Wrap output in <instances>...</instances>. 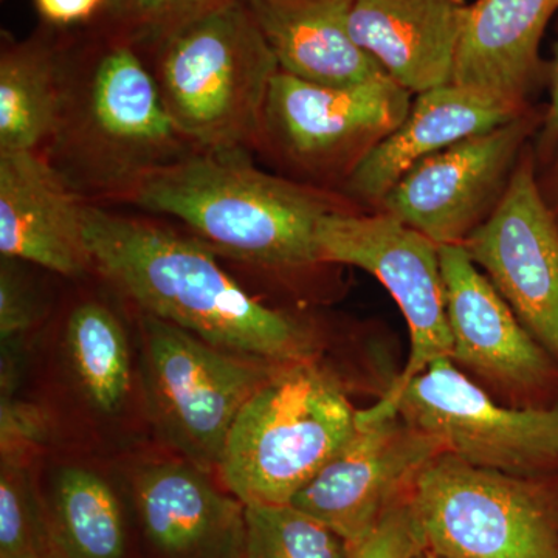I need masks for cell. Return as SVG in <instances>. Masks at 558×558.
Here are the masks:
<instances>
[{"instance_id": "6da1fadb", "label": "cell", "mask_w": 558, "mask_h": 558, "mask_svg": "<svg viewBox=\"0 0 558 558\" xmlns=\"http://www.w3.org/2000/svg\"><path fill=\"white\" fill-rule=\"evenodd\" d=\"M84 219L94 271L142 314L244 357H319L311 322L256 299L193 234L97 204H86Z\"/></svg>"}, {"instance_id": "7a4b0ae2", "label": "cell", "mask_w": 558, "mask_h": 558, "mask_svg": "<svg viewBox=\"0 0 558 558\" xmlns=\"http://www.w3.org/2000/svg\"><path fill=\"white\" fill-rule=\"evenodd\" d=\"M124 204L178 220L216 255L278 277L328 266L319 256V223L363 209L340 191L259 170L250 154L202 150L150 174Z\"/></svg>"}, {"instance_id": "3957f363", "label": "cell", "mask_w": 558, "mask_h": 558, "mask_svg": "<svg viewBox=\"0 0 558 558\" xmlns=\"http://www.w3.org/2000/svg\"><path fill=\"white\" fill-rule=\"evenodd\" d=\"M43 153L81 201L106 207L196 149L172 123L142 53L106 35L81 57L61 51L60 120Z\"/></svg>"}, {"instance_id": "277c9868", "label": "cell", "mask_w": 558, "mask_h": 558, "mask_svg": "<svg viewBox=\"0 0 558 558\" xmlns=\"http://www.w3.org/2000/svg\"><path fill=\"white\" fill-rule=\"evenodd\" d=\"M357 411L322 359L279 363L231 427L222 487L244 506L290 505L357 432Z\"/></svg>"}, {"instance_id": "5b68a950", "label": "cell", "mask_w": 558, "mask_h": 558, "mask_svg": "<svg viewBox=\"0 0 558 558\" xmlns=\"http://www.w3.org/2000/svg\"><path fill=\"white\" fill-rule=\"evenodd\" d=\"M172 123L202 153L252 154L279 72L245 0H230L154 51Z\"/></svg>"}, {"instance_id": "8992f818", "label": "cell", "mask_w": 558, "mask_h": 558, "mask_svg": "<svg viewBox=\"0 0 558 558\" xmlns=\"http://www.w3.org/2000/svg\"><path fill=\"white\" fill-rule=\"evenodd\" d=\"M138 328L140 388L150 422L183 459L216 472L238 414L279 363L223 351L142 312Z\"/></svg>"}, {"instance_id": "52a82bcc", "label": "cell", "mask_w": 558, "mask_h": 558, "mask_svg": "<svg viewBox=\"0 0 558 558\" xmlns=\"http://www.w3.org/2000/svg\"><path fill=\"white\" fill-rule=\"evenodd\" d=\"M413 499L439 557L558 558V475H506L442 453Z\"/></svg>"}, {"instance_id": "ba28073f", "label": "cell", "mask_w": 558, "mask_h": 558, "mask_svg": "<svg viewBox=\"0 0 558 558\" xmlns=\"http://www.w3.org/2000/svg\"><path fill=\"white\" fill-rule=\"evenodd\" d=\"M411 97L388 76L337 87L279 70L255 153L286 171V178L339 191L360 161L402 123Z\"/></svg>"}, {"instance_id": "9c48e42d", "label": "cell", "mask_w": 558, "mask_h": 558, "mask_svg": "<svg viewBox=\"0 0 558 558\" xmlns=\"http://www.w3.org/2000/svg\"><path fill=\"white\" fill-rule=\"evenodd\" d=\"M323 263L368 271L398 303L410 329L405 368L357 421L391 416L400 392L438 360L450 359L453 339L447 315L439 247L388 213L349 209L332 213L318 227Z\"/></svg>"}, {"instance_id": "30bf717a", "label": "cell", "mask_w": 558, "mask_h": 558, "mask_svg": "<svg viewBox=\"0 0 558 558\" xmlns=\"http://www.w3.org/2000/svg\"><path fill=\"white\" fill-rule=\"evenodd\" d=\"M392 413L475 468L523 478L558 475V403L526 410L502 405L450 359L414 377Z\"/></svg>"}, {"instance_id": "8fae6325", "label": "cell", "mask_w": 558, "mask_h": 558, "mask_svg": "<svg viewBox=\"0 0 558 558\" xmlns=\"http://www.w3.org/2000/svg\"><path fill=\"white\" fill-rule=\"evenodd\" d=\"M529 108L495 130L462 140L411 168L380 205L438 247L464 245L501 204L542 124Z\"/></svg>"}, {"instance_id": "7c38bea8", "label": "cell", "mask_w": 558, "mask_h": 558, "mask_svg": "<svg viewBox=\"0 0 558 558\" xmlns=\"http://www.w3.org/2000/svg\"><path fill=\"white\" fill-rule=\"evenodd\" d=\"M439 255L453 339L450 362L502 405H556V360L532 339L464 245H444Z\"/></svg>"}, {"instance_id": "4fadbf2b", "label": "cell", "mask_w": 558, "mask_h": 558, "mask_svg": "<svg viewBox=\"0 0 558 558\" xmlns=\"http://www.w3.org/2000/svg\"><path fill=\"white\" fill-rule=\"evenodd\" d=\"M446 447L399 413L357 421V432L290 505L355 545L400 502Z\"/></svg>"}, {"instance_id": "5bb4252c", "label": "cell", "mask_w": 558, "mask_h": 558, "mask_svg": "<svg viewBox=\"0 0 558 558\" xmlns=\"http://www.w3.org/2000/svg\"><path fill=\"white\" fill-rule=\"evenodd\" d=\"M532 339L558 363V222L524 149L501 204L464 242Z\"/></svg>"}, {"instance_id": "9a60e30c", "label": "cell", "mask_w": 558, "mask_h": 558, "mask_svg": "<svg viewBox=\"0 0 558 558\" xmlns=\"http://www.w3.org/2000/svg\"><path fill=\"white\" fill-rule=\"evenodd\" d=\"M132 505L154 558H244L245 506L186 459L130 472Z\"/></svg>"}, {"instance_id": "2e32d148", "label": "cell", "mask_w": 558, "mask_h": 558, "mask_svg": "<svg viewBox=\"0 0 558 558\" xmlns=\"http://www.w3.org/2000/svg\"><path fill=\"white\" fill-rule=\"evenodd\" d=\"M81 201L40 150L0 153V255L64 278L94 271Z\"/></svg>"}, {"instance_id": "e0dca14e", "label": "cell", "mask_w": 558, "mask_h": 558, "mask_svg": "<svg viewBox=\"0 0 558 558\" xmlns=\"http://www.w3.org/2000/svg\"><path fill=\"white\" fill-rule=\"evenodd\" d=\"M414 97L402 123L341 183L340 193L360 208H380L389 191L418 161L509 123L531 108L453 83Z\"/></svg>"}, {"instance_id": "ac0fdd59", "label": "cell", "mask_w": 558, "mask_h": 558, "mask_svg": "<svg viewBox=\"0 0 558 558\" xmlns=\"http://www.w3.org/2000/svg\"><path fill=\"white\" fill-rule=\"evenodd\" d=\"M465 0H354L349 28L388 78L418 95L453 81Z\"/></svg>"}, {"instance_id": "d6986e66", "label": "cell", "mask_w": 558, "mask_h": 558, "mask_svg": "<svg viewBox=\"0 0 558 558\" xmlns=\"http://www.w3.org/2000/svg\"><path fill=\"white\" fill-rule=\"evenodd\" d=\"M557 11L558 0L469 3L451 83L526 108L548 73L539 46Z\"/></svg>"}, {"instance_id": "ffe728a7", "label": "cell", "mask_w": 558, "mask_h": 558, "mask_svg": "<svg viewBox=\"0 0 558 558\" xmlns=\"http://www.w3.org/2000/svg\"><path fill=\"white\" fill-rule=\"evenodd\" d=\"M279 70L295 78L348 87L385 72L351 35L354 0H245Z\"/></svg>"}, {"instance_id": "44dd1931", "label": "cell", "mask_w": 558, "mask_h": 558, "mask_svg": "<svg viewBox=\"0 0 558 558\" xmlns=\"http://www.w3.org/2000/svg\"><path fill=\"white\" fill-rule=\"evenodd\" d=\"M36 487L46 558H128L123 505L106 473L62 462Z\"/></svg>"}, {"instance_id": "7402d4cb", "label": "cell", "mask_w": 558, "mask_h": 558, "mask_svg": "<svg viewBox=\"0 0 558 558\" xmlns=\"http://www.w3.org/2000/svg\"><path fill=\"white\" fill-rule=\"evenodd\" d=\"M65 371L81 405L100 421H117L134 395V362L126 328L97 295L76 300L62 325Z\"/></svg>"}, {"instance_id": "603a6c76", "label": "cell", "mask_w": 558, "mask_h": 558, "mask_svg": "<svg viewBox=\"0 0 558 558\" xmlns=\"http://www.w3.org/2000/svg\"><path fill=\"white\" fill-rule=\"evenodd\" d=\"M60 109L61 51L40 39L3 44L0 153H43L57 131Z\"/></svg>"}, {"instance_id": "cb8c5ba5", "label": "cell", "mask_w": 558, "mask_h": 558, "mask_svg": "<svg viewBox=\"0 0 558 558\" xmlns=\"http://www.w3.org/2000/svg\"><path fill=\"white\" fill-rule=\"evenodd\" d=\"M0 558H46L32 440L0 438Z\"/></svg>"}, {"instance_id": "d4e9b609", "label": "cell", "mask_w": 558, "mask_h": 558, "mask_svg": "<svg viewBox=\"0 0 558 558\" xmlns=\"http://www.w3.org/2000/svg\"><path fill=\"white\" fill-rule=\"evenodd\" d=\"M349 556L347 539L295 506H245L244 558Z\"/></svg>"}, {"instance_id": "484cf974", "label": "cell", "mask_w": 558, "mask_h": 558, "mask_svg": "<svg viewBox=\"0 0 558 558\" xmlns=\"http://www.w3.org/2000/svg\"><path fill=\"white\" fill-rule=\"evenodd\" d=\"M230 0H105L106 35L156 51L165 40Z\"/></svg>"}, {"instance_id": "4316f807", "label": "cell", "mask_w": 558, "mask_h": 558, "mask_svg": "<svg viewBox=\"0 0 558 558\" xmlns=\"http://www.w3.org/2000/svg\"><path fill=\"white\" fill-rule=\"evenodd\" d=\"M22 260H0V339L3 348L20 349L43 317L40 299Z\"/></svg>"}, {"instance_id": "83f0119b", "label": "cell", "mask_w": 558, "mask_h": 558, "mask_svg": "<svg viewBox=\"0 0 558 558\" xmlns=\"http://www.w3.org/2000/svg\"><path fill=\"white\" fill-rule=\"evenodd\" d=\"M413 498L389 510L365 538L351 545L349 558H414L427 548Z\"/></svg>"}, {"instance_id": "f1b7e54d", "label": "cell", "mask_w": 558, "mask_h": 558, "mask_svg": "<svg viewBox=\"0 0 558 558\" xmlns=\"http://www.w3.org/2000/svg\"><path fill=\"white\" fill-rule=\"evenodd\" d=\"M35 5L44 21L65 27L101 13L105 0H35Z\"/></svg>"}, {"instance_id": "f546056e", "label": "cell", "mask_w": 558, "mask_h": 558, "mask_svg": "<svg viewBox=\"0 0 558 558\" xmlns=\"http://www.w3.org/2000/svg\"><path fill=\"white\" fill-rule=\"evenodd\" d=\"M549 78V105L543 112L542 124H539L538 135V157L550 159L558 148V28L557 39L554 44L553 60L548 64Z\"/></svg>"}, {"instance_id": "4dcf8cb0", "label": "cell", "mask_w": 558, "mask_h": 558, "mask_svg": "<svg viewBox=\"0 0 558 558\" xmlns=\"http://www.w3.org/2000/svg\"><path fill=\"white\" fill-rule=\"evenodd\" d=\"M546 201H548L549 207L550 209H553L554 216H556L558 222V174L556 180V186H554L553 194H550V197H546Z\"/></svg>"}, {"instance_id": "1f68e13d", "label": "cell", "mask_w": 558, "mask_h": 558, "mask_svg": "<svg viewBox=\"0 0 558 558\" xmlns=\"http://www.w3.org/2000/svg\"><path fill=\"white\" fill-rule=\"evenodd\" d=\"M414 558H442V557H439L438 554L433 553L432 549L425 548L424 550H421V553H418L417 556Z\"/></svg>"}]
</instances>
